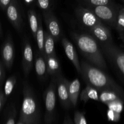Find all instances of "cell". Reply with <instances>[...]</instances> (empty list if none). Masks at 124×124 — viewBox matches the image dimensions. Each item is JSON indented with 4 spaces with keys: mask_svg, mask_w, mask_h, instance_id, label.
<instances>
[{
    "mask_svg": "<svg viewBox=\"0 0 124 124\" xmlns=\"http://www.w3.org/2000/svg\"><path fill=\"white\" fill-rule=\"evenodd\" d=\"M81 75L87 85L98 92L113 91L121 96L124 101V90L104 71L84 61L81 62Z\"/></svg>",
    "mask_w": 124,
    "mask_h": 124,
    "instance_id": "cell-1",
    "label": "cell"
},
{
    "mask_svg": "<svg viewBox=\"0 0 124 124\" xmlns=\"http://www.w3.org/2000/svg\"><path fill=\"white\" fill-rule=\"evenodd\" d=\"M71 36L83 56L91 64L102 71L107 70L105 57L103 55L99 42L86 33H71Z\"/></svg>",
    "mask_w": 124,
    "mask_h": 124,
    "instance_id": "cell-2",
    "label": "cell"
},
{
    "mask_svg": "<svg viewBox=\"0 0 124 124\" xmlns=\"http://www.w3.org/2000/svg\"><path fill=\"white\" fill-rule=\"evenodd\" d=\"M23 99L19 121L25 124H39L40 111L36 96L27 82L23 85Z\"/></svg>",
    "mask_w": 124,
    "mask_h": 124,
    "instance_id": "cell-3",
    "label": "cell"
},
{
    "mask_svg": "<svg viewBox=\"0 0 124 124\" xmlns=\"http://www.w3.org/2000/svg\"><path fill=\"white\" fill-rule=\"evenodd\" d=\"M99 44L104 56L124 81V52L114 43Z\"/></svg>",
    "mask_w": 124,
    "mask_h": 124,
    "instance_id": "cell-4",
    "label": "cell"
},
{
    "mask_svg": "<svg viewBox=\"0 0 124 124\" xmlns=\"http://www.w3.org/2000/svg\"><path fill=\"white\" fill-rule=\"evenodd\" d=\"M56 84L55 78H53L48 88L45 92V110L44 122L45 124H52L55 117L56 110Z\"/></svg>",
    "mask_w": 124,
    "mask_h": 124,
    "instance_id": "cell-5",
    "label": "cell"
},
{
    "mask_svg": "<svg viewBox=\"0 0 124 124\" xmlns=\"http://www.w3.org/2000/svg\"><path fill=\"white\" fill-rule=\"evenodd\" d=\"M101 21L105 22L116 28L119 9L117 6H99L90 9Z\"/></svg>",
    "mask_w": 124,
    "mask_h": 124,
    "instance_id": "cell-6",
    "label": "cell"
},
{
    "mask_svg": "<svg viewBox=\"0 0 124 124\" xmlns=\"http://www.w3.org/2000/svg\"><path fill=\"white\" fill-rule=\"evenodd\" d=\"M75 15L80 24L87 29L103 24L92 10L82 6H79L75 8Z\"/></svg>",
    "mask_w": 124,
    "mask_h": 124,
    "instance_id": "cell-7",
    "label": "cell"
},
{
    "mask_svg": "<svg viewBox=\"0 0 124 124\" xmlns=\"http://www.w3.org/2000/svg\"><path fill=\"white\" fill-rule=\"evenodd\" d=\"M6 12L7 18L13 27L18 32H21L23 27V20L20 5L18 1L12 0Z\"/></svg>",
    "mask_w": 124,
    "mask_h": 124,
    "instance_id": "cell-8",
    "label": "cell"
},
{
    "mask_svg": "<svg viewBox=\"0 0 124 124\" xmlns=\"http://www.w3.org/2000/svg\"><path fill=\"white\" fill-rule=\"evenodd\" d=\"M42 16L47 27V31L53 37L54 41H58L61 35V31L57 18L51 9L42 12Z\"/></svg>",
    "mask_w": 124,
    "mask_h": 124,
    "instance_id": "cell-9",
    "label": "cell"
},
{
    "mask_svg": "<svg viewBox=\"0 0 124 124\" xmlns=\"http://www.w3.org/2000/svg\"><path fill=\"white\" fill-rule=\"evenodd\" d=\"M55 80L58 95L61 104L64 108H70L72 106L69 98V90H68L69 81L65 79L62 76V75H61L60 76L55 78Z\"/></svg>",
    "mask_w": 124,
    "mask_h": 124,
    "instance_id": "cell-10",
    "label": "cell"
},
{
    "mask_svg": "<svg viewBox=\"0 0 124 124\" xmlns=\"http://www.w3.org/2000/svg\"><path fill=\"white\" fill-rule=\"evenodd\" d=\"M2 62L6 69L12 67L15 58V47L13 39L10 35H7L1 48Z\"/></svg>",
    "mask_w": 124,
    "mask_h": 124,
    "instance_id": "cell-11",
    "label": "cell"
},
{
    "mask_svg": "<svg viewBox=\"0 0 124 124\" xmlns=\"http://www.w3.org/2000/svg\"><path fill=\"white\" fill-rule=\"evenodd\" d=\"M88 34L93 36L99 44L113 43L112 35L108 28L104 24L87 29Z\"/></svg>",
    "mask_w": 124,
    "mask_h": 124,
    "instance_id": "cell-12",
    "label": "cell"
},
{
    "mask_svg": "<svg viewBox=\"0 0 124 124\" xmlns=\"http://www.w3.org/2000/svg\"><path fill=\"white\" fill-rule=\"evenodd\" d=\"M22 58L23 71L25 76H28L33 65V54L30 41L26 38L23 42Z\"/></svg>",
    "mask_w": 124,
    "mask_h": 124,
    "instance_id": "cell-13",
    "label": "cell"
},
{
    "mask_svg": "<svg viewBox=\"0 0 124 124\" xmlns=\"http://www.w3.org/2000/svg\"><path fill=\"white\" fill-rule=\"evenodd\" d=\"M62 44L64 47L66 56L69 60L73 64L76 71L79 74H81V62L79 60L78 56L73 45L69 39L65 37L62 38Z\"/></svg>",
    "mask_w": 124,
    "mask_h": 124,
    "instance_id": "cell-14",
    "label": "cell"
},
{
    "mask_svg": "<svg viewBox=\"0 0 124 124\" xmlns=\"http://www.w3.org/2000/svg\"><path fill=\"white\" fill-rule=\"evenodd\" d=\"M45 59L47 64V73L48 75L54 78L62 75L60 64L56 54L47 57Z\"/></svg>",
    "mask_w": 124,
    "mask_h": 124,
    "instance_id": "cell-15",
    "label": "cell"
},
{
    "mask_svg": "<svg viewBox=\"0 0 124 124\" xmlns=\"http://www.w3.org/2000/svg\"><path fill=\"white\" fill-rule=\"evenodd\" d=\"M35 67L36 73L39 78L41 80H44L48 74L47 64L44 57L39 52H37L35 55Z\"/></svg>",
    "mask_w": 124,
    "mask_h": 124,
    "instance_id": "cell-16",
    "label": "cell"
},
{
    "mask_svg": "<svg viewBox=\"0 0 124 124\" xmlns=\"http://www.w3.org/2000/svg\"><path fill=\"white\" fill-rule=\"evenodd\" d=\"M81 90V83L78 79H75L72 81H69L68 85L69 98L71 106L75 107L78 103Z\"/></svg>",
    "mask_w": 124,
    "mask_h": 124,
    "instance_id": "cell-17",
    "label": "cell"
},
{
    "mask_svg": "<svg viewBox=\"0 0 124 124\" xmlns=\"http://www.w3.org/2000/svg\"><path fill=\"white\" fill-rule=\"evenodd\" d=\"M123 100L121 96L113 91L102 90L99 92V101L104 103L105 105H108L113 102Z\"/></svg>",
    "mask_w": 124,
    "mask_h": 124,
    "instance_id": "cell-18",
    "label": "cell"
},
{
    "mask_svg": "<svg viewBox=\"0 0 124 124\" xmlns=\"http://www.w3.org/2000/svg\"><path fill=\"white\" fill-rule=\"evenodd\" d=\"M44 58L50 56L56 55L54 50V41L52 36L47 31L44 32Z\"/></svg>",
    "mask_w": 124,
    "mask_h": 124,
    "instance_id": "cell-19",
    "label": "cell"
},
{
    "mask_svg": "<svg viewBox=\"0 0 124 124\" xmlns=\"http://www.w3.org/2000/svg\"><path fill=\"white\" fill-rule=\"evenodd\" d=\"M79 6L92 9L99 6H116L113 1L110 0H83L78 1Z\"/></svg>",
    "mask_w": 124,
    "mask_h": 124,
    "instance_id": "cell-20",
    "label": "cell"
},
{
    "mask_svg": "<svg viewBox=\"0 0 124 124\" xmlns=\"http://www.w3.org/2000/svg\"><path fill=\"white\" fill-rule=\"evenodd\" d=\"M36 40L37 42L39 52L44 56V31L42 27V18L41 16L38 15V28L36 35Z\"/></svg>",
    "mask_w": 124,
    "mask_h": 124,
    "instance_id": "cell-21",
    "label": "cell"
},
{
    "mask_svg": "<svg viewBox=\"0 0 124 124\" xmlns=\"http://www.w3.org/2000/svg\"><path fill=\"white\" fill-rule=\"evenodd\" d=\"M90 99L99 101V92L87 84L85 88L81 92V100L84 102H87Z\"/></svg>",
    "mask_w": 124,
    "mask_h": 124,
    "instance_id": "cell-22",
    "label": "cell"
},
{
    "mask_svg": "<svg viewBox=\"0 0 124 124\" xmlns=\"http://www.w3.org/2000/svg\"><path fill=\"white\" fill-rule=\"evenodd\" d=\"M27 15L31 33L35 39L38 28V15H37L36 12L33 9L29 10L27 12Z\"/></svg>",
    "mask_w": 124,
    "mask_h": 124,
    "instance_id": "cell-23",
    "label": "cell"
},
{
    "mask_svg": "<svg viewBox=\"0 0 124 124\" xmlns=\"http://www.w3.org/2000/svg\"><path fill=\"white\" fill-rule=\"evenodd\" d=\"M16 84V78L15 76H11L8 78L6 81L4 88V94L6 98L9 96L13 92Z\"/></svg>",
    "mask_w": 124,
    "mask_h": 124,
    "instance_id": "cell-24",
    "label": "cell"
},
{
    "mask_svg": "<svg viewBox=\"0 0 124 124\" xmlns=\"http://www.w3.org/2000/svg\"><path fill=\"white\" fill-rule=\"evenodd\" d=\"M115 29L118 31L119 36L122 38V39H124V13H123L121 9L119 10L117 15V22H116V25Z\"/></svg>",
    "mask_w": 124,
    "mask_h": 124,
    "instance_id": "cell-25",
    "label": "cell"
},
{
    "mask_svg": "<svg viewBox=\"0 0 124 124\" xmlns=\"http://www.w3.org/2000/svg\"><path fill=\"white\" fill-rule=\"evenodd\" d=\"M10 107L4 124H15L16 116L17 114L16 110L14 105H12Z\"/></svg>",
    "mask_w": 124,
    "mask_h": 124,
    "instance_id": "cell-26",
    "label": "cell"
},
{
    "mask_svg": "<svg viewBox=\"0 0 124 124\" xmlns=\"http://www.w3.org/2000/svg\"><path fill=\"white\" fill-rule=\"evenodd\" d=\"M35 4L40 9L42 10V12L50 10L51 6H52V2L49 0H38L35 1Z\"/></svg>",
    "mask_w": 124,
    "mask_h": 124,
    "instance_id": "cell-27",
    "label": "cell"
},
{
    "mask_svg": "<svg viewBox=\"0 0 124 124\" xmlns=\"http://www.w3.org/2000/svg\"><path fill=\"white\" fill-rule=\"evenodd\" d=\"M74 124H87V120L83 113L76 111L74 115Z\"/></svg>",
    "mask_w": 124,
    "mask_h": 124,
    "instance_id": "cell-28",
    "label": "cell"
},
{
    "mask_svg": "<svg viewBox=\"0 0 124 124\" xmlns=\"http://www.w3.org/2000/svg\"><path fill=\"white\" fill-rule=\"evenodd\" d=\"M108 117L110 121H117L120 117V114L115 113L111 110H108L107 113Z\"/></svg>",
    "mask_w": 124,
    "mask_h": 124,
    "instance_id": "cell-29",
    "label": "cell"
},
{
    "mask_svg": "<svg viewBox=\"0 0 124 124\" xmlns=\"http://www.w3.org/2000/svg\"><path fill=\"white\" fill-rule=\"evenodd\" d=\"M12 0H0V8L4 11H6L7 7L10 4Z\"/></svg>",
    "mask_w": 124,
    "mask_h": 124,
    "instance_id": "cell-30",
    "label": "cell"
},
{
    "mask_svg": "<svg viewBox=\"0 0 124 124\" xmlns=\"http://www.w3.org/2000/svg\"><path fill=\"white\" fill-rule=\"evenodd\" d=\"M4 78H5L4 69L2 63L0 62V84L2 82Z\"/></svg>",
    "mask_w": 124,
    "mask_h": 124,
    "instance_id": "cell-31",
    "label": "cell"
},
{
    "mask_svg": "<svg viewBox=\"0 0 124 124\" xmlns=\"http://www.w3.org/2000/svg\"><path fill=\"white\" fill-rule=\"evenodd\" d=\"M6 101V98L5 97L3 92L1 91V92H0V110H1V109L2 108V106H3V105L4 104Z\"/></svg>",
    "mask_w": 124,
    "mask_h": 124,
    "instance_id": "cell-32",
    "label": "cell"
},
{
    "mask_svg": "<svg viewBox=\"0 0 124 124\" xmlns=\"http://www.w3.org/2000/svg\"><path fill=\"white\" fill-rule=\"evenodd\" d=\"M62 124H74V122L71 119V117H70V116L66 115L64 117V122H63Z\"/></svg>",
    "mask_w": 124,
    "mask_h": 124,
    "instance_id": "cell-33",
    "label": "cell"
},
{
    "mask_svg": "<svg viewBox=\"0 0 124 124\" xmlns=\"http://www.w3.org/2000/svg\"><path fill=\"white\" fill-rule=\"evenodd\" d=\"M24 2L27 6H30V5H31V4H33V2H35V1H34V0H25V1H24Z\"/></svg>",
    "mask_w": 124,
    "mask_h": 124,
    "instance_id": "cell-34",
    "label": "cell"
},
{
    "mask_svg": "<svg viewBox=\"0 0 124 124\" xmlns=\"http://www.w3.org/2000/svg\"><path fill=\"white\" fill-rule=\"evenodd\" d=\"M2 27H1V23H0V36H2Z\"/></svg>",
    "mask_w": 124,
    "mask_h": 124,
    "instance_id": "cell-35",
    "label": "cell"
},
{
    "mask_svg": "<svg viewBox=\"0 0 124 124\" xmlns=\"http://www.w3.org/2000/svg\"><path fill=\"white\" fill-rule=\"evenodd\" d=\"M16 124H24V123H23V122H21V121H18V122H17V123H16Z\"/></svg>",
    "mask_w": 124,
    "mask_h": 124,
    "instance_id": "cell-36",
    "label": "cell"
},
{
    "mask_svg": "<svg viewBox=\"0 0 124 124\" xmlns=\"http://www.w3.org/2000/svg\"><path fill=\"white\" fill-rule=\"evenodd\" d=\"M121 10H122V12H123V13H124V8H121Z\"/></svg>",
    "mask_w": 124,
    "mask_h": 124,
    "instance_id": "cell-37",
    "label": "cell"
},
{
    "mask_svg": "<svg viewBox=\"0 0 124 124\" xmlns=\"http://www.w3.org/2000/svg\"><path fill=\"white\" fill-rule=\"evenodd\" d=\"M1 91H2V90H1V88H0V92H1Z\"/></svg>",
    "mask_w": 124,
    "mask_h": 124,
    "instance_id": "cell-38",
    "label": "cell"
},
{
    "mask_svg": "<svg viewBox=\"0 0 124 124\" xmlns=\"http://www.w3.org/2000/svg\"><path fill=\"white\" fill-rule=\"evenodd\" d=\"M123 41H124V39H123Z\"/></svg>",
    "mask_w": 124,
    "mask_h": 124,
    "instance_id": "cell-39",
    "label": "cell"
},
{
    "mask_svg": "<svg viewBox=\"0 0 124 124\" xmlns=\"http://www.w3.org/2000/svg\"><path fill=\"white\" fill-rule=\"evenodd\" d=\"M123 2H124V1H123Z\"/></svg>",
    "mask_w": 124,
    "mask_h": 124,
    "instance_id": "cell-40",
    "label": "cell"
}]
</instances>
